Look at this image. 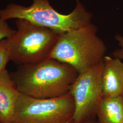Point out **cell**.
<instances>
[{"instance_id":"cell-2","label":"cell","mask_w":123,"mask_h":123,"mask_svg":"<svg viewBox=\"0 0 123 123\" xmlns=\"http://www.w3.org/2000/svg\"><path fill=\"white\" fill-rule=\"evenodd\" d=\"M92 23L59 36L49 58L66 63L78 73L104 61L107 47Z\"/></svg>"},{"instance_id":"cell-13","label":"cell","mask_w":123,"mask_h":123,"mask_svg":"<svg viewBox=\"0 0 123 123\" xmlns=\"http://www.w3.org/2000/svg\"><path fill=\"white\" fill-rule=\"evenodd\" d=\"M99 123L98 122V121H95V120H93V119H90V120H88V121H85V122H83V123Z\"/></svg>"},{"instance_id":"cell-6","label":"cell","mask_w":123,"mask_h":123,"mask_svg":"<svg viewBox=\"0 0 123 123\" xmlns=\"http://www.w3.org/2000/svg\"><path fill=\"white\" fill-rule=\"evenodd\" d=\"M104 61L79 72L69 93L74 104L73 123H82L92 119L103 98L101 75Z\"/></svg>"},{"instance_id":"cell-8","label":"cell","mask_w":123,"mask_h":123,"mask_svg":"<svg viewBox=\"0 0 123 123\" xmlns=\"http://www.w3.org/2000/svg\"><path fill=\"white\" fill-rule=\"evenodd\" d=\"M20 94L6 68L0 72V123H14Z\"/></svg>"},{"instance_id":"cell-10","label":"cell","mask_w":123,"mask_h":123,"mask_svg":"<svg viewBox=\"0 0 123 123\" xmlns=\"http://www.w3.org/2000/svg\"><path fill=\"white\" fill-rule=\"evenodd\" d=\"M10 61L7 38L0 42V72L6 68Z\"/></svg>"},{"instance_id":"cell-7","label":"cell","mask_w":123,"mask_h":123,"mask_svg":"<svg viewBox=\"0 0 123 123\" xmlns=\"http://www.w3.org/2000/svg\"><path fill=\"white\" fill-rule=\"evenodd\" d=\"M103 97H123V62L106 55L101 75Z\"/></svg>"},{"instance_id":"cell-4","label":"cell","mask_w":123,"mask_h":123,"mask_svg":"<svg viewBox=\"0 0 123 123\" xmlns=\"http://www.w3.org/2000/svg\"><path fill=\"white\" fill-rule=\"evenodd\" d=\"M7 40L10 61L19 65L35 64L49 58L60 34L23 19Z\"/></svg>"},{"instance_id":"cell-12","label":"cell","mask_w":123,"mask_h":123,"mask_svg":"<svg viewBox=\"0 0 123 123\" xmlns=\"http://www.w3.org/2000/svg\"><path fill=\"white\" fill-rule=\"evenodd\" d=\"M115 39L118 42L119 49H116L113 52L114 57L123 60V36L117 34L115 36Z\"/></svg>"},{"instance_id":"cell-11","label":"cell","mask_w":123,"mask_h":123,"mask_svg":"<svg viewBox=\"0 0 123 123\" xmlns=\"http://www.w3.org/2000/svg\"><path fill=\"white\" fill-rule=\"evenodd\" d=\"M16 30L12 29L6 22L0 18V42L8 38L15 32Z\"/></svg>"},{"instance_id":"cell-5","label":"cell","mask_w":123,"mask_h":123,"mask_svg":"<svg viewBox=\"0 0 123 123\" xmlns=\"http://www.w3.org/2000/svg\"><path fill=\"white\" fill-rule=\"evenodd\" d=\"M74 104L69 93L62 97L38 99L21 93L14 123H73Z\"/></svg>"},{"instance_id":"cell-3","label":"cell","mask_w":123,"mask_h":123,"mask_svg":"<svg viewBox=\"0 0 123 123\" xmlns=\"http://www.w3.org/2000/svg\"><path fill=\"white\" fill-rule=\"evenodd\" d=\"M31 0L32 3L29 6L9 4L4 9H0V18L5 21L13 18L25 19L60 34L91 23L92 14L86 10L80 0H76L75 9L68 15L58 12L49 0Z\"/></svg>"},{"instance_id":"cell-9","label":"cell","mask_w":123,"mask_h":123,"mask_svg":"<svg viewBox=\"0 0 123 123\" xmlns=\"http://www.w3.org/2000/svg\"><path fill=\"white\" fill-rule=\"evenodd\" d=\"M96 116L99 123H123V97H103Z\"/></svg>"},{"instance_id":"cell-1","label":"cell","mask_w":123,"mask_h":123,"mask_svg":"<svg viewBox=\"0 0 123 123\" xmlns=\"http://www.w3.org/2000/svg\"><path fill=\"white\" fill-rule=\"evenodd\" d=\"M78 74L66 63L48 58L35 64L20 65L12 78L21 93L48 99L69 93Z\"/></svg>"}]
</instances>
